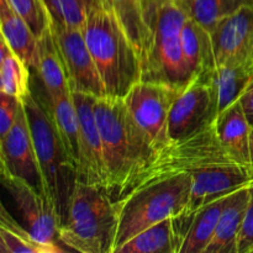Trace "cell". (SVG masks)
I'll list each match as a JSON object with an SVG mask.
<instances>
[{"instance_id":"obj_32","label":"cell","mask_w":253,"mask_h":253,"mask_svg":"<svg viewBox=\"0 0 253 253\" xmlns=\"http://www.w3.org/2000/svg\"><path fill=\"white\" fill-rule=\"evenodd\" d=\"M251 252H253V183L251 185V197H250L246 216L239 237V253Z\"/></svg>"},{"instance_id":"obj_23","label":"cell","mask_w":253,"mask_h":253,"mask_svg":"<svg viewBox=\"0 0 253 253\" xmlns=\"http://www.w3.org/2000/svg\"><path fill=\"white\" fill-rule=\"evenodd\" d=\"M182 49L192 76L197 77L212 69L210 32L192 19H185L182 29Z\"/></svg>"},{"instance_id":"obj_17","label":"cell","mask_w":253,"mask_h":253,"mask_svg":"<svg viewBox=\"0 0 253 253\" xmlns=\"http://www.w3.org/2000/svg\"><path fill=\"white\" fill-rule=\"evenodd\" d=\"M251 185L240 188L229 195L205 253H239V237L251 197Z\"/></svg>"},{"instance_id":"obj_26","label":"cell","mask_w":253,"mask_h":253,"mask_svg":"<svg viewBox=\"0 0 253 253\" xmlns=\"http://www.w3.org/2000/svg\"><path fill=\"white\" fill-rule=\"evenodd\" d=\"M0 93L22 101L30 93V67L1 39L0 44Z\"/></svg>"},{"instance_id":"obj_19","label":"cell","mask_w":253,"mask_h":253,"mask_svg":"<svg viewBox=\"0 0 253 253\" xmlns=\"http://www.w3.org/2000/svg\"><path fill=\"white\" fill-rule=\"evenodd\" d=\"M0 29L1 39L30 68L37 58L39 39L24 17L20 16L7 0H0Z\"/></svg>"},{"instance_id":"obj_27","label":"cell","mask_w":253,"mask_h":253,"mask_svg":"<svg viewBox=\"0 0 253 253\" xmlns=\"http://www.w3.org/2000/svg\"><path fill=\"white\" fill-rule=\"evenodd\" d=\"M188 19L211 31L221 20L250 0H174Z\"/></svg>"},{"instance_id":"obj_2","label":"cell","mask_w":253,"mask_h":253,"mask_svg":"<svg viewBox=\"0 0 253 253\" xmlns=\"http://www.w3.org/2000/svg\"><path fill=\"white\" fill-rule=\"evenodd\" d=\"M84 39L111 98L124 99L142 78L137 48L106 0H86Z\"/></svg>"},{"instance_id":"obj_5","label":"cell","mask_w":253,"mask_h":253,"mask_svg":"<svg viewBox=\"0 0 253 253\" xmlns=\"http://www.w3.org/2000/svg\"><path fill=\"white\" fill-rule=\"evenodd\" d=\"M192 182V173H183L138 187L115 199L118 231L114 253L147 227L184 211Z\"/></svg>"},{"instance_id":"obj_24","label":"cell","mask_w":253,"mask_h":253,"mask_svg":"<svg viewBox=\"0 0 253 253\" xmlns=\"http://www.w3.org/2000/svg\"><path fill=\"white\" fill-rule=\"evenodd\" d=\"M116 253H179L172 217L141 231L124 244Z\"/></svg>"},{"instance_id":"obj_21","label":"cell","mask_w":253,"mask_h":253,"mask_svg":"<svg viewBox=\"0 0 253 253\" xmlns=\"http://www.w3.org/2000/svg\"><path fill=\"white\" fill-rule=\"evenodd\" d=\"M205 73L214 86L220 115L237 103L250 85L253 79V64H225Z\"/></svg>"},{"instance_id":"obj_14","label":"cell","mask_w":253,"mask_h":253,"mask_svg":"<svg viewBox=\"0 0 253 253\" xmlns=\"http://www.w3.org/2000/svg\"><path fill=\"white\" fill-rule=\"evenodd\" d=\"M0 165L1 177L21 178L44 194L43 180L22 101L17 109L12 127L6 135L0 137Z\"/></svg>"},{"instance_id":"obj_16","label":"cell","mask_w":253,"mask_h":253,"mask_svg":"<svg viewBox=\"0 0 253 253\" xmlns=\"http://www.w3.org/2000/svg\"><path fill=\"white\" fill-rule=\"evenodd\" d=\"M215 126L220 143L230 157L253 173L251 161L252 126L247 120L240 101L222 111L217 116Z\"/></svg>"},{"instance_id":"obj_9","label":"cell","mask_w":253,"mask_h":253,"mask_svg":"<svg viewBox=\"0 0 253 253\" xmlns=\"http://www.w3.org/2000/svg\"><path fill=\"white\" fill-rule=\"evenodd\" d=\"M217 101L214 86L207 73L195 77L178 93L169 114L168 133L170 141L185 138L217 119Z\"/></svg>"},{"instance_id":"obj_28","label":"cell","mask_w":253,"mask_h":253,"mask_svg":"<svg viewBox=\"0 0 253 253\" xmlns=\"http://www.w3.org/2000/svg\"><path fill=\"white\" fill-rule=\"evenodd\" d=\"M143 1L145 0H106L115 16L123 25L124 30L137 48L142 53L145 44V20H143Z\"/></svg>"},{"instance_id":"obj_10","label":"cell","mask_w":253,"mask_h":253,"mask_svg":"<svg viewBox=\"0 0 253 253\" xmlns=\"http://www.w3.org/2000/svg\"><path fill=\"white\" fill-rule=\"evenodd\" d=\"M51 30L72 90L90 94L95 98L108 96L83 30L53 20H51Z\"/></svg>"},{"instance_id":"obj_30","label":"cell","mask_w":253,"mask_h":253,"mask_svg":"<svg viewBox=\"0 0 253 253\" xmlns=\"http://www.w3.org/2000/svg\"><path fill=\"white\" fill-rule=\"evenodd\" d=\"M15 11L24 17L37 39L51 27V16L43 0H7Z\"/></svg>"},{"instance_id":"obj_12","label":"cell","mask_w":253,"mask_h":253,"mask_svg":"<svg viewBox=\"0 0 253 253\" xmlns=\"http://www.w3.org/2000/svg\"><path fill=\"white\" fill-rule=\"evenodd\" d=\"M79 121V162L77 167L78 180L108 190L103 141L96 121L95 96L72 90Z\"/></svg>"},{"instance_id":"obj_8","label":"cell","mask_w":253,"mask_h":253,"mask_svg":"<svg viewBox=\"0 0 253 253\" xmlns=\"http://www.w3.org/2000/svg\"><path fill=\"white\" fill-rule=\"evenodd\" d=\"M179 91L167 84L140 81L124 98L130 113L150 136L156 150L170 142L169 114Z\"/></svg>"},{"instance_id":"obj_25","label":"cell","mask_w":253,"mask_h":253,"mask_svg":"<svg viewBox=\"0 0 253 253\" xmlns=\"http://www.w3.org/2000/svg\"><path fill=\"white\" fill-rule=\"evenodd\" d=\"M227 198L229 195L220 198L198 210L179 253H205L214 237Z\"/></svg>"},{"instance_id":"obj_35","label":"cell","mask_w":253,"mask_h":253,"mask_svg":"<svg viewBox=\"0 0 253 253\" xmlns=\"http://www.w3.org/2000/svg\"><path fill=\"white\" fill-rule=\"evenodd\" d=\"M252 62H253V53H252Z\"/></svg>"},{"instance_id":"obj_34","label":"cell","mask_w":253,"mask_h":253,"mask_svg":"<svg viewBox=\"0 0 253 253\" xmlns=\"http://www.w3.org/2000/svg\"><path fill=\"white\" fill-rule=\"evenodd\" d=\"M251 161H252V169H253V126L251 131Z\"/></svg>"},{"instance_id":"obj_15","label":"cell","mask_w":253,"mask_h":253,"mask_svg":"<svg viewBox=\"0 0 253 253\" xmlns=\"http://www.w3.org/2000/svg\"><path fill=\"white\" fill-rule=\"evenodd\" d=\"M192 190L184 212L195 215L200 208L253 183V173L241 165H220L192 172Z\"/></svg>"},{"instance_id":"obj_6","label":"cell","mask_w":253,"mask_h":253,"mask_svg":"<svg viewBox=\"0 0 253 253\" xmlns=\"http://www.w3.org/2000/svg\"><path fill=\"white\" fill-rule=\"evenodd\" d=\"M22 104L43 180L44 194L56 209L62 225L68 214L72 194L78 180L77 167L67 155L40 99L31 91Z\"/></svg>"},{"instance_id":"obj_4","label":"cell","mask_w":253,"mask_h":253,"mask_svg":"<svg viewBox=\"0 0 253 253\" xmlns=\"http://www.w3.org/2000/svg\"><path fill=\"white\" fill-rule=\"evenodd\" d=\"M116 231L115 199L110 193L77 180L68 214L59 227L62 244L82 253H114Z\"/></svg>"},{"instance_id":"obj_7","label":"cell","mask_w":253,"mask_h":253,"mask_svg":"<svg viewBox=\"0 0 253 253\" xmlns=\"http://www.w3.org/2000/svg\"><path fill=\"white\" fill-rule=\"evenodd\" d=\"M215 123L188 137L170 141L165 147L156 151L133 175L123 195L138 187L173 175L192 173L211 166L237 163L220 143Z\"/></svg>"},{"instance_id":"obj_33","label":"cell","mask_w":253,"mask_h":253,"mask_svg":"<svg viewBox=\"0 0 253 253\" xmlns=\"http://www.w3.org/2000/svg\"><path fill=\"white\" fill-rule=\"evenodd\" d=\"M239 101L241 104L242 109H244L247 120L250 121L251 126H253V79Z\"/></svg>"},{"instance_id":"obj_11","label":"cell","mask_w":253,"mask_h":253,"mask_svg":"<svg viewBox=\"0 0 253 253\" xmlns=\"http://www.w3.org/2000/svg\"><path fill=\"white\" fill-rule=\"evenodd\" d=\"M1 178L25 227L40 241L67 249L59 239L61 220L48 198L21 178Z\"/></svg>"},{"instance_id":"obj_3","label":"cell","mask_w":253,"mask_h":253,"mask_svg":"<svg viewBox=\"0 0 253 253\" xmlns=\"http://www.w3.org/2000/svg\"><path fill=\"white\" fill-rule=\"evenodd\" d=\"M185 16L174 0H145V44L141 53V81L163 83L182 90L194 77L182 49Z\"/></svg>"},{"instance_id":"obj_31","label":"cell","mask_w":253,"mask_h":253,"mask_svg":"<svg viewBox=\"0 0 253 253\" xmlns=\"http://www.w3.org/2000/svg\"><path fill=\"white\" fill-rule=\"evenodd\" d=\"M20 103L14 96L0 93V137L6 135L14 125Z\"/></svg>"},{"instance_id":"obj_22","label":"cell","mask_w":253,"mask_h":253,"mask_svg":"<svg viewBox=\"0 0 253 253\" xmlns=\"http://www.w3.org/2000/svg\"><path fill=\"white\" fill-rule=\"evenodd\" d=\"M0 242L2 253H61L67 249L44 244L34 236L26 227L21 226L4 205L0 211Z\"/></svg>"},{"instance_id":"obj_29","label":"cell","mask_w":253,"mask_h":253,"mask_svg":"<svg viewBox=\"0 0 253 253\" xmlns=\"http://www.w3.org/2000/svg\"><path fill=\"white\" fill-rule=\"evenodd\" d=\"M51 20L83 30L86 20V0H43Z\"/></svg>"},{"instance_id":"obj_18","label":"cell","mask_w":253,"mask_h":253,"mask_svg":"<svg viewBox=\"0 0 253 253\" xmlns=\"http://www.w3.org/2000/svg\"><path fill=\"white\" fill-rule=\"evenodd\" d=\"M41 101V100H40ZM46 109L53 127L66 150L67 155L76 167L79 162V121L72 90L41 101Z\"/></svg>"},{"instance_id":"obj_20","label":"cell","mask_w":253,"mask_h":253,"mask_svg":"<svg viewBox=\"0 0 253 253\" xmlns=\"http://www.w3.org/2000/svg\"><path fill=\"white\" fill-rule=\"evenodd\" d=\"M34 69L41 79L44 95L48 98L72 90L51 27L39 39Z\"/></svg>"},{"instance_id":"obj_1","label":"cell","mask_w":253,"mask_h":253,"mask_svg":"<svg viewBox=\"0 0 253 253\" xmlns=\"http://www.w3.org/2000/svg\"><path fill=\"white\" fill-rule=\"evenodd\" d=\"M94 110L103 141L108 192L118 199L157 150L124 99L96 98Z\"/></svg>"},{"instance_id":"obj_13","label":"cell","mask_w":253,"mask_h":253,"mask_svg":"<svg viewBox=\"0 0 253 253\" xmlns=\"http://www.w3.org/2000/svg\"><path fill=\"white\" fill-rule=\"evenodd\" d=\"M212 68L253 64V2L247 1L210 31Z\"/></svg>"}]
</instances>
